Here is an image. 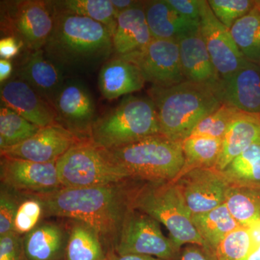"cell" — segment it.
Returning <instances> with one entry per match:
<instances>
[{
  "instance_id": "cell-23",
  "label": "cell",
  "mask_w": 260,
  "mask_h": 260,
  "mask_svg": "<svg viewBox=\"0 0 260 260\" xmlns=\"http://www.w3.org/2000/svg\"><path fill=\"white\" fill-rule=\"evenodd\" d=\"M116 22L112 42L117 56L138 50L153 39L147 23L143 1L118 15Z\"/></svg>"
},
{
  "instance_id": "cell-26",
  "label": "cell",
  "mask_w": 260,
  "mask_h": 260,
  "mask_svg": "<svg viewBox=\"0 0 260 260\" xmlns=\"http://www.w3.org/2000/svg\"><path fill=\"white\" fill-rule=\"evenodd\" d=\"M191 219L200 235L215 254L224 238L240 227L225 203L206 213L193 214Z\"/></svg>"
},
{
  "instance_id": "cell-8",
  "label": "cell",
  "mask_w": 260,
  "mask_h": 260,
  "mask_svg": "<svg viewBox=\"0 0 260 260\" xmlns=\"http://www.w3.org/2000/svg\"><path fill=\"white\" fill-rule=\"evenodd\" d=\"M2 5V32L18 39L29 52L44 49L55 23V1L18 0Z\"/></svg>"
},
{
  "instance_id": "cell-42",
  "label": "cell",
  "mask_w": 260,
  "mask_h": 260,
  "mask_svg": "<svg viewBox=\"0 0 260 260\" xmlns=\"http://www.w3.org/2000/svg\"><path fill=\"white\" fill-rule=\"evenodd\" d=\"M107 260H164L153 256L144 254H126L119 255L114 251H109L107 253Z\"/></svg>"
},
{
  "instance_id": "cell-45",
  "label": "cell",
  "mask_w": 260,
  "mask_h": 260,
  "mask_svg": "<svg viewBox=\"0 0 260 260\" xmlns=\"http://www.w3.org/2000/svg\"><path fill=\"white\" fill-rule=\"evenodd\" d=\"M244 260H260V243L251 247L250 252Z\"/></svg>"
},
{
  "instance_id": "cell-19",
  "label": "cell",
  "mask_w": 260,
  "mask_h": 260,
  "mask_svg": "<svg viewBox=\"0 0 260 260\" xmlns=\"http://www.w3.org/2000/svg\"><path fill=\"white\" fill-rule=\"evenodd\" d=\"M64 70L51 60L44 49L29 52L17 71V76L28 84L47 102L54 106L65 80Z\"/></svg>"
},
{
  "instance_id": "cell-15",
  "label": "cell",
  "mask_w": 260,
  "mask_h": 260,
  "mask_svg": "<svg viewBox=\"0 0 260 260\" xmlns=\"http://www.w3.org/2000/svg\"><path fill=\"white\" fill-rule=\"evenodd\" d=\"M82 139L59 123L41 128L37 134L20 144L1 150V157L29 161L56 162Z\"/></svg>"
},
{
  "instance_id": "cell-30",
  "label": "cell",
  "mask_w": 260,
  "mask_h": 260,
  "mask_svg": "<svg viewBox=\"0 0 260 260\" xmlns=\"http://www.w3.org/2000/svg\"><path fill=\"white\" fill-rule=\"evenodd\" d=\"M234 41L248 60L260 64V0L231 28Z\"/></svg>"
},
{
  "instance_id": "cell-40",
  "label": "cell",
  "mask_w": 260,
  "mask_h": 260,
  "mask_svg": "<svg viewBox=\"0 0 260 260\" xmlns=\"http://www.w3.org/2000/svg\"><path fill=\"white\" fill-rule=\"evenodd\" d=\"M180 260H217L213 251L203 246L189 244L181 252Z\"/></svg>"
},
{
  "instance_id": "cell-36",
  "label": "cell",
  "mask_w": 260,
  "mask_h": 260,
  "mask_svg": "<svg viewBox=\"0 0 260 260\" xmlns=\"http://www.w3.org/2000/svg\"><path fill=\"white\" fill-rule=\"evenodd\" d=\"M219 21L230 29L254 7L255 0H208Z\"/></svg>"
},
{
  "instance_id": "cell-25",
  "label": "cell",
  "mask_w": 260,
  "mask_h": 260,
  "mask_svg": "<svg viewBox=\"0 0 260 260\" xmlns=\"http://www.w3.org/2000/svg\"><path fill=\"white\" fill-rule=\"evenodd\" d=\"M68 223L65 260H107V250L95 229L80 220Z\"/></svg>"
},
{
  "instance_id": "cell-17",
  "label": "cell",
  "mask_w": 260,
  "mask_h": 260,
  "mask_svg": "<svg viewBox=\"0 0 260 260\" xmlns=\"http://www.w3.org/2000/svg\"><path fill=\"white\" fill-rule=\"evenodd\" d=\"M0 93L4 107L13 109L35 125L43 128L57 123L54 106L20 78L3 83Z\"/></svg>"
},
{
  "instance_id": "cell-3",
  "label": "cell",
  "mask_w": 260,
  "mask_h": 260,
  "mask_svg": "<svg viewBox=\"0 0 260 260\" xmlns=\"http://www.w3.org/2000/svg\"><path fill=\"white\" fill-rule=\"evenodd\" d=\"M148 93L156 108L160 134L180 143L222 105L210 89L188 80L168 88L151 86Z\"/></svg>"
},
{
  "instance_id": "cell-1",
  "label": "cell",
  "mask_w": 260,
  "mask_h": 260,
  "mask_svg": "<svg viewBox=\"0 0 260 260\" xmlns=\"http://www.w3.org/2000/svg\"><path fill=\"white\" fill-rule=\"evenodd\" d=\"M138 181L127 180L93 187L61 188L36 196L44 205L45 218L80 220L95 229L107 253L115 247L124 220L133 209V191Z\"/></svg>"
},
{
  "instance_id": "cell-27",
  "label": "cell",
  "mask_w": 260,
  "mask_h": 260,
  "mask_svg": "<svg viewBox=\"0 0 260 260\" xmlns=\"http://www.w3.org/2000/svg\"><path fill=\"white\" fill-rule=\"evenodd\" d=\"M221 149L222 139L191 135L182 142L184 164L177 178L193 169L215 168Z\"/></svg>"
},
{
  "instance_id": "cell-37",
  "label": "cell",
  "mask_w": 260,
  "mask_h": 260,
  "mask_svg": "<svg viewBox=\"0 0 260 260\" xmlns=\"http://www.w3.org/2000/svg\"><path fill=\"white\" fill-rule=\"evenodd\" d=\"M0 237L13 232V222L22 194L6 186H0Z\"/></svg>"
},
{
  "instance_id": "cell-16",
  "label": "cell",
  "mask_w": 260,
  "mask_h": 260,
  "mask_svg": "<svg viewBox=\"0 0 260 260\" xmlns=\"http://www.w3.org/2000/svg\"><path fill=\"white\" fill-rule=\"evenodd\" d=\"M214 93L221 104L260 115V64L246 61L232 75L220 78Z\"/></svg>"
},
{
  "instance_id": "cell-11",
  "label": "cell",
  "mask_w": 260,
  "mask_h": 260,
  "mask_svg": "<svg viewBox=\"0 0 260 260\" xmlns=\"http://www.w3.org/2000/svg\"><path fill=\"white\" fill-rule=\"evenodd\" d=\"M200 32L220 78L239 70L248 60L234 41L229 28L220 23L208 0H200Z\"/></svg>"
},
{
  "instance_id": "cell-44",
  "label": "cell",
  "mask_w": 260,
  "mask_h": 260,
  "mask_svg": "<svg viewBox=\"0 0 260 260\" xmlns=\"http://www.w3.org/2000/svg\"><path fill=\"white\" fill-rule=\"evenodd\" d=\"M13 71V66L8 59H0V82L2 85L5 83L11 75Z\"/></svg>"
},
{
  "instance_id": "cell-13",
  "label": "cell",
  "mask_w": 260,
  "mask_h": 260,
  "mask_svg": "<svg viewBox=\"0 0 260 260\" xmlns=\"http://www.w3.org/2000/svg\"><path fill=\"white\" fill-rule=\"evenodd\" d=\"M54 107L57 123L82 140L90 138L95 121V104L88 87L75 79L64 81L56 95Z\"/></svg>"
},
{
  "instance_id": "cell-34",
  "label": "cell",
  "mask_w": 260,
  "mask_h": 260,
  "mask_svg": "<svg viewBox=\"0 0 260 260\" xmlns=\"http://www.w3.org/2000/svg\"><path fill=\"white\" fill-rule=\"evenodd\" d=\"M45 218L42 200L36 195L22 194L14 222L13 232L24 236L34 230Z\"/></svg>"
},
{
  "instance_id": "cell-14",
  "label": "cell",
  "mask_w": 260,
  "mask_h": 260,
  "mask_svg": "<svg viewBox=\"0 0 260 260\" xmlns=\"http://www.w3.org/2000/svg\"><path fill=\"white\" fill-rule=\"evenodd\" d=\"M173 181L192 215L206 213L223 204L230 186L215 168L193 169Z\"/></svg>"
},
{
  "instance_id": "cell-5",
  "label": "cell",
  "mask_w": 260,
  "mask_h": 260,
  "mask_svg": "<svg viewBox=\"0 0 260 260\" xmlns=\"http://www.w3.org/2000/svg\"><path fill=\"white\" fill-rule=\"evenodd\" d=\"M160 134L156 108L148 96L128 95L114 109L97 118L90 140L107 150Z\"/></svg>"
},
{
  "instance_id": "cell-4",
  "label": "cell",
  "mask_w": 260,
  "mask_h": 260,
  "mask_svg": "<svg viewBox=\"0 0 260 260\" xmlns=\"http://www.w3.org/2000/svg\"><path fill=\"white\" fill-rule=\"evenodd\" d=\"M132 206L164 225L169 231V239L178 249L185 244L210 249L195 228L192 214L174 181H138L133 191Z\"/></svg>"
},
{
  "instance_id": "cell-7",
  "label": "cell",
  "mask_w": 260,
  "mask_h": 260,
  "mask_svg": "<svg viewBox=\"0 0 260 260\" xmlns=\"http://www.w3.org/2000/svg\"><path fill=\"white\" fill-rule=\"evenodd\" d=\"M56 166L63 188L93 187L131 180L107 149L90 139L81 140L70 148Z\"/></svg>"
},
{
  "instance_id": "cell-29",
  "label": "cell",
  "mask_w": 260,
  "mask_h": 260,
  "mask_svg": "<svg viewBox=\"0 0 260 260\" xmlns=\"http://www.w3.org/2000/svg\"><path fill=\"white\" fill-rule=\"evenodd\" d=\"M220 172L230 184L260 189V142L234 158Z\"/></svg>"
},
{
  "instance_id": "cell-9",
  "label": "cell",
  "mask_w": 260,
  "mask_h": 260,
  "mask_svg": "<svg viewBox=\"0 0 260 260\" xmlns=\"http://www.w3.org/2000/svg\"><path fill=\"white\" fill-rule=\"evenodd\" d=\"M111 251L119 255L144 254L174 260L179 249L162 234L158 221L133 208L124 220L115 247Z\"/></svg>"
},
{
  "instance_id": "cell-2",
  "label": "cell",
  "mask_w": 260,
  "mask_h": 260,
  "mask_svg": "<svg viewBox=\"0 0 260 260\" xmlns=\"http://www.w3.org/2000/svg\"><path fill=\"white\" fill-rule=\"evenodd\" d=\"M43 49L64 71L95 69L114 51L112 32L105 25L57 8L54 29Z\"/></svg>"
},
{
  "instance_id": "cell-32",
  "label": "cell",
  "mask_w": 260,
  "mask_h": 260,
  "mask_svg": "<svg viewBox=\"0 0 260 260\" xmlns=\"http://www.w3.org/2000/svg\"><path fill=\"white\" fill-rule=\"evenodd\" d=\"M41 127L10 108L0 109V150L23 143L37 134Z\"/></svg>"
},
{
  "instance_id": "cell-41",
  "label": "cell",
  "mask_w": 260,
  "mask_h": 260,
  "mask_svg": "<svg viewBox=\"0 0 260 260\" xmlns=\"http://www.w3.org/2000/svg\"><path fill=\"white\" fill-rule=\"evenodd\" d=\"M24 47L21 42L13 37H5L0 40V56L1 59H8L14 57Z\"/></svg>"
},
{
  "instance_id": "cell-28",
  "label": "cell",
  "mask_w": 260,
  "mask_h": 260,
  "mask_svg": "<svg viewBox=\"0 0 260 260\" xmlns=\"http://www.w3.org/2000/svg\"><path fill=\"white\" fill-rule=\"evenodd\" d=\"M224 203L240 226L260 220L259 189L230 184Z\"/></svg>"
},
{
  "instance_id": "cell-33",
  "label": "cell",
  "mask_w": 260,
  "mask_h": 260,
  "mask_svg": "<svg viewBox=\"0 0 260 260\" xmlns=\"http://www.w3.org/2000/svg\"><path fill=\"white\" fill-rule=\"evenodd\" d=\"M240 112L236 108L222 104L217 110L200 121L191 135L223 139L228 128Z\"/></svg>"
},
{
  "instance_id": "cell-43",
  "label": "cell",
  "mask_w": 260,
  "mask_h": 260,
  "mask_svg": "<svg viewBox=\"0 0 260 260\" xmlns=\"http://www.w3.org/2000/svg\"><path fill=\"white\" fill-rule=\"evenodd\" d=\"M111 2L115 10L116 18L123 12L136 6L140 3V1L135 0H111Z\"/></svg>"
},
{
  "instance_id": "cell-6",
  "label": "cell",
  "mask_w": 260,
  "mask_h": 260,
  "mask_svg": "<svg viewBox=\"0 0 260 260\" xmlns=\"http://www.w3.org/2000/svg\"><path fill=\"white\" fill-rule=\"evenodd\" d=\"M107 150L131 180L174 181L184 164L182 143L162 135Z\"/></svg>"
},
{
  "instance_id": "cell-22",
  "label": "cell",
  "mask_w": 260,
  "mask_h": 260,
  "mask_svg": "<svg viewBox=\"0 0 260 260\" xmlns=\"http://www.w3.org/2000/svg\"><path fill=\"white\" fill-rule=\"evenodd\" d=\"M259 142L260 115L241 112L222 139L221 153L215 169L221 172L234 158Z\"/></svg>"
},
{
  "instance_id": "cell-18",
  "label": "cell",
  "mask_w": 260,
  "mask_h": 260,
  "mask_svg": "<svg viewBox=\"0 0 260 260\" xmlns=\"http://www.w3.org/2000/svg\"><path fill=\"white\" fill-rule=\"evenodd\" d=\"M177 40L186 80L215 93L221 78L214 66L200 28L183 34Z\"/></svg>"
},
{
  "instance_id": "cell-31",
  "label": "cell",
  "mask_w": 260,
  "mask_h": 260,
  "mask_svg": "<svg viewBox=\"0 0 260 260\" xmlns=\"http://www.w3.org/2000/svg\"><path fill=\"white\" fill-rule=\"evenodd\" d=\"M58 9L86 17L105 25L112 36L116 28L115 10L111 0H63L55 1Z\"/></svg>"
},
{
  "instance_id": "cell-35",
  "label": "cell",
  "mask_w": 260,
  "mask_h": 260,
  "mask_svg": "<svg viewBox=\"0 0 260 260\" xmlns=\"http://www.w3.org/2000/svg\"><path fill=\"white\" fill-rule=\"evenodd\" d=\"M251 249L249 229L240 226L224 238L217 247L215 256L217 260H244Z\"/></svg>"
},
{
  "instance_id": "cell-20",
  "label": "cell",
  "mask_w": 260,
  "mask_h": 260,
  "mask_svg": "<svg viewBox=\"0 0 260 260\" xmlns=\"http://www.w3.org/2000/svg\"><path fill=\"white\" fill-rule=\"evenodd\" d=\"M145 83L140 70L119 56L104 63L99 72V90L107 100H114L140 91L144 88Z\"/></svg>"
},
{
  "instance_id": "cell-10",
  "label": "cell",
  "mask_w": 260,
  "mask_h": 260,
  "mask_svg": "<svg viewBox=\"0 0 260 260\" xmlns=\"http://www.w3.org/2000/svg\"><path fill=\"white\" fill-rule=\"evenodd\" d=\"M119 56L134 64L152 86L168 88L186 80L175 39H153L144 47Z\"/></svg>"
},
{
  "instance_id": "cell-12",
  "label": "cell",
  "mask_w": 260,
  "mask_h": 260,
  "mask_svg": "<svg viewBox=\"0 0 260 260\" xmlns=\"http://www.w3.org/2000/svg\"><path fill=\"white\" fill-rule=\"evenodd\" d=\"M1 185L23 195L48 194L63 188L56 162L40 164L1 157Z\"/></svg>"
},
{
  "instance_id": "cell-21",
  "label": "cell",
  "mask_w": 260,
  "mask_h": 260,
  "mask_svg": "<svg viewBox=\"0 0 260 260\" xmlns=\"http://www.w3.org/2000/svg\"><path fill=\"white\" fill-rule=\"evenodd\" d=\"M28 260H65L68 239V225L44 220L23 236Z\"/></svg>"
},
{
  "instance_id": "cell-38",
  "label": "cell",
  "mask_w": 260,
  "mask_h": 260,
  "mask_svg": "<svg viewBox=\"0 0 260 260\" xmlns=\"http://www.w3.org/2000/svg\"><path fill=\"white\" fill-rule=\"evenodd\" d=\"M0 260H28L24 249L23 236L11 232L0 237Z\"/></svg>"
},
{
  "instance_id": "cell-24",
  "label": "cell",
  "mask_w": 260,
  "mask_h": 260,
  "mask_svg": "<svg viewBox=\"0 0 260 260\" xmlns=\"http://www.w3.org/2000/svg\"><path fill=\"white\" fill-rule=\"evenodd\" d=\"M145 14L152 38L175 39L200 28V22L182 16L167 4L166 0L143 1Z\"/></svg>"
},
{
  "instance_id": "cell-39",
  "label": "cell",
  "mask_w": 260,
  "mask_h": 260,
  "mask_svg": "<svg viewBox=\"0 0 260 260\" xmlns=\"http://www.w3.org/2000/svg\"><path fill=\"white\" fill-rule=\"evenodd\" d=\"M166 2L179 14L200 22V0H166Z\"/></svg>"
}]
</instances>
